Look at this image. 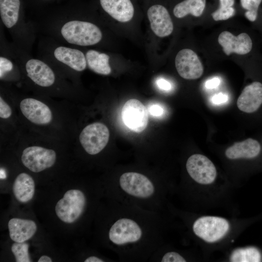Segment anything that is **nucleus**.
Returning <instances> with one entry per match:
<instances>
[{
  "mask_svg": "<svg viewBox=\"0 0 262 262\" xmlns=\"http://www.w3.org/2000/svg\"><path fill=\"white\" fill-rule=\"evenodd\" d=\"M106 239L120 262H149L164 244V214L110 198Z\"/></svg>",
  "mask_w": 262,
  "mask_h": 262,
  "instance_id": "1",
  "label": "nucleus"
},
{
  "mask_svg": "<svg viewBox=\"0 0 262 262\" xmlns=\"http://www.w3.org/2000/svg\"><path fill=\"white\" fill-rule=\"evenodd\" d=\"M108 187L110 199L164 213L166 185L158 177L135 170L126 171L115 177Z\"/></svg>",
  "mask_w": 262,
  "mask_h": 262,
  "instance_id": "2",
  "label": "nucleus"
},
{
  "mask_svg": "<svg viewBox=\"0 0 262 262\" xmlns=\"http://www.w3.org/2000/svg\"><path fill=\"white\" fill-rule=\"evenodd\" d=\"M58 32L60 36L67 43L83 47L98 44L103 36L96 24L76 19L62 22Z\"/></svg>",
  "mask_w": 262,
  "mask_h": 262,
  "instance_id": "3",
  "label": "nucleus"
},
{
  "mask_svg": "<svg viewBox=\"0 0 262 262\" xmlns=\"http://www.w3.org/2000/svg\"><path fill=\"white\" fill-rule=\"evenodd\" d=\"M87 205V198L82 191L78 189L69 190L57 203L55 213L63 222L72 223L82 216Z\"/></svg>",
  "mask_w": 262,
  "mask_h": 262,
  "instance_id": "4",
  "label": "nucleus"
},
{
  "mask_svg": "<svg viewBox=\"0 0 262 262\" xmlns=\"http://www.w3.org/2000/svg\"><path fill=\"white\" fill-rule=\"evenodd\" d=\"M28 78L35 85L49 88L57 82V76L53 68L45 61L31 57H19Z\"/></svg>",
  "mask_w": 262,
  "mask_h": 262,
  "instance_id": "5",
  "label": "nucleus"
},
{
  "mask_svg": "<svg viewBox=\"0 0 262 262\" xmlns=\"http://www.w3.org/2000/svg\"><path fill=\"white\" fill-rule=\"evenodd\" d=\"M109 137L108 127L102 123L95 122L83 129L79 135V141L86 153L95 155L105 147Z\"/></svg>",
  "mask_w": 262,
  "mask_h": 262,
  "instance_id": "6",
  "label": "nucleus"
},
{
  "mask_svg": "<svg viewBox=\"0 0 262 262\" xmlns=\"http://www.w3.org/2000/svg\"><path fill=\"white\" fill-rule=\"evenodd\" d=\"M229 224L224 218L215 216H203L198 218L193 224L194 233L204 241L214 242L226 235Z\"/></svg>",
  "mask_w": 262,
  "mask_h": 262,
  "instance_id": "7",
  "label": "nucleus"
},
{
  "mask_svg": "<svg viewBox=\"0 0 262 262\" xmlns=\"http://www.w3.org/2000/svg\"><path fill=\"white\" fill-rule=\"evenodd\" d=\"M21 158L26 168L33 172L38 173L54 164L56 154L53 149L33 146L23 150Z\"/></svg>",
  "mask_w": 262,
  "mask_h": 262,
  "instance_id": "8",
  "label": "nucleus"
},
{
  "mask_svg": "<svg viewBox=\"0 0 262 262\" xmlns=\"http://www.w3.org/2000/svg\"><path fill=\"white\" fill-rule=\"evenodd\" d=\"M121 115L125 125L133 132H141L147 127V109L138 99L133 98L127 101L123 106Z\"/></svg>",
  "mask_w": 262,
  "mask_h": 262,
  "instance_id": "9",
  "label": "nucleus"
},
{
  "mask_svg": "<svg viewBox=\"0 0 262 262\" xmlns=\"http://www.w3.org/2000/svg\"><path fill=\"white\" fill-rule=\"evenodd\" d=\"M186 169L190 177L200 184L211 183L216 176V168L212 162L201 154L190 156L186 163Z\"/></svg>",
  "mask_w": 262,
  "mask_h": 262,
  "instance_id": "10",
  "label": "nucleus"
},
{
  "mask_svg": "<svg viewBox=\"0 0 262 262\" xmlns=\"http://www.w3.org/2000/svg\"><path fill=\"white\" fill-rule=\"evenodd\" d=\"M49 59L76 72H82L87 66L85 55L79 49L56 46L49 53Z\"/></svg>",
  "mask_w": 262,
  "mask_h": 262,
  "instance_id": "11",
  "label": "nucleus"
},
{
  "mask_svg": "<svg viewBox=\"0 0 262 262\" xmlns=\"http://www.w3.org/2000/svg\"><path fill=\"white\" fill-rule=\"evenodd\" d=\"M175 66L178 73L187 80L200 78L203 73V67L197 54L191 49H184L177 53Z\"/></svg>",
  "mask_w": 262,
  "mask_h": 262,
  "instance_id": "12",
  "label": "nucleus"
},
{
  "mask_svg": "<svg viewBox=\"0 0 262 262\" xmlns=\"http://www.w3.org/2000/svg\"><path fill=\"white\" fill-rule=\"evenodd\" d=\"M19 108L24 116L33 124L45 125L52 121L50 109L39 100L32 98H24L20 102Z\"/></svg>",
  "mask_w": 262,
  "mask_h": 262,
  "instance_id": "13",
  "label": "nucleus"
},
{
  "mask_svg": "<svg viewBox=\"0 0 262 262\" xmlns=\"http://www.w3.org/2000/svg\"><path fill=\"white\" fill-rule=\"evenodd\" d=\"M218 41L227 55L232 53L240 55L248 54L252 50L254 45L252 38L246 33L234 36L229 32L224 31L220 33Z\"/></svg>",
  "mask_w": 262,
  "mask_h": 262,
  "instance_id": "14",
  "label": "nucleus"
},
{
  "mask_svg": "<svg viewBox=\"0 0 262 262\" xmlns=\"http://www.w3.org/2000/svg\"><path fill=\"white\" fill-rule=\"evenodd\" d=\"M153 32L160 37L169 35L173 31V23L167 10L163 5H154L147 12Z\"/></svg>",
  "mask_w": 262,
  "mask_h": 262,
  "instance_id": "15",
  "label": "nucleus"
},
{
  "mask_svg": "<svg viewBox=\"0 0 262 262\" xmlns=\"http://www.w3.org/2000/svg\"><path fill=\"white\" fill-rule=\"evenodd\" d=\"M20 0H0V16L2 24L14 34L20 33L25 26V21H20ZM24 30V29H23Z\"/></svg>",
  "mask_w": 262,
  "mask_h": 262,
  "instance_id": "16",
  "label": "nucleus"
},
{
  "mask_svg": "<svg viewBox=\"0 0 262 262\" xmlns=\"http://www.w3.org/2000/svg\"><path fill=\"white\" fill-rule=\"evenodd\" d=\"M262 105V82L254 81L246 85L238 98L237 106L242 112L253 113Z\"/></svg>",
  "mask_w": 262,
  "mask_h": 262,
  "instance_id": "17",
  "label": "nucleus"
},
{
  "mask_svg": "<svg viewBox=\"0 0 262 262\" xmlns=\"http://www.w3.org/2000/svg\"><path fill=\"white\" fill-rule=\"evenodd\" d=\"M103 9L118 21L126 22L134 15V7L130 0H99Z\"/></svg>",
  "mask_w": 262,
  "mask_h": 262,
  "instance_id": "18",
  "label": "nucleus"
},
{
  "mask_svg": "<svg viewBox=\"0 0 262 262\" xmlns=\"http://www.w3.org/2000/svg\"><path fill=\"white\" fill-rule=\"evenodd\" d=\"M8 226L10 238L18 243L25 242L31 238L37 230L35 223L28 219L12 218L9 220Z\"/></svg>",
  "mask_w": 262,
  "mask_h": 262,
  "instance_id": "19",
  "label": "nucleus"
},
{
  "mask_svg": "<svg viewBox=\"0 0 262 262\" xmlns=\"http://www.w3.org/2000/svg\"><path fill=\"white\" fill-rule=\"evenodd\" d=\"M261 149V145L257 140L248 138L242 142L235 143L228 148L225 155L230 159H251L257 157Z\"/></svg>",
  "mask_w": 262,
  "mask_h": 262,
  "instance_id": "20",
  "label": "nucleus"
},
{
  "mask_svg": "<svg viewBox=\"0 0 262 262\" xmlns=\"http://www.w3.org/2000/svg\"><path fill=\"white\" fill-rule=\"evenodd\" d=\"M13 192L18 201L26 203L30 201L35 192V183L33 178L25 173L19 174L14 181Z\"/></svg>",
  "mask_w": 262,
  "mask_h": 262,
  "instance_id": "21",
  "label": "nucleus"
},
{
  "mask_svg": "<svg viewBox=\"0 0 262 262\" xmlns=\"http://www.w3.org/2000/svg\"><path fill=\"white\" fill-rule=\"evenodd\" d=\"M85 55L87 66L92 71L103 75H108L111 73L108 55L94 49L88 50Z\"/></svg>",
  "mask_w": 262,
  "mask_h": 262,
  "instance_id": "22",
  "label": "nucleus"
},
{
  "mask_svg": "<svg viewBox=\"0 0 262 262\" xmlns=\"http://www.w3.org/2000/svg\"><path fill=\"white\" fill-rule=\"evenodd\" d=\"M205 5L206 0H185L175 6L173 13L179 18L189 14L198 17L202 14Z\"/></svg>",
  "mask_w": 262,
  "mask_h": 262,
  "instance_id": "23",
  "label": "nucleus"
},
{
  "mask_svg": "<svg viewBox=\"0 0 262 262\" xmlns=\"http://www.w3.org/2000/svg\"><path fill=\"white\" fill-rule=\"evenodd\" d=\"M261 259L259 250L252 246L236 249L230 256V261L232 262H259Z\"/></svg>",
  "mask_w": 262,
  "mask_h": 262,
  "instance_id": "24",
  "label": "nucleus"
},
{
  "mask_svg": "<svg viewBox=\"0 0 262 262\" xmlns=\"http://www.w3.org/2000/svg\"><path fill=\"white\" fill-rule=\"evenodd\" d=\"M262 0H241L242 7L246 10L245 16L250 21L255 23L260 17V8Z\"/></svg>",
  "mask_w": 262,
  "mask_h": 262,
  "instance_id": "25",
  "label": "nucleus"
},
{
  "mask_svg": "<svg viewBox=\"0 0 262 262\" xmlns=\"http://www.w3.org/2000/svg\"><path fill=\"white\" fill-rule=\"evenodd\" d=\"M29 245L24 242L14 243L11 246L13 252L16 262H32L29 253Z\"/></svg>",
  "mask_w": 262,
  "mask_h": 262,
  "instance_id": "26",
  "label": "nucleus"
},
{
  "mask_svg": "<svg viewBox=\"0 0 262 262\" xmlns=\"http://www.w3.org/2000/svg\"><path fill=\"white\" fill-rule=\"evenodd\" d=\"M235 13V9L232 7L228 8L220 7L212 14V16L215 21L224 20L232 17Z\"/></svg>",
  "mask_w": 262,
  "mask_h": 262,
  "instance_id": "27",
  "label": "nucleus"
},
{
  "mask_svg": "<svg viewBox=\"0 0 262 262\" xmlns=\"http://www.w3.org/2000/svg\"><path fill=\"white\" fill-rule=\"evenodd\" d=\"M14 64L10 58L3 55L0 57V78L2 79L6 74L14 70Z\"/></svg>",
  "mask_w": 262,
  "mask_h": 262,
  "instance_id": "28",
  "label": "nucleus"
},
{
  "mask_svg": "<svg viewBox=\"0 0 262 262\" xmlns=\"http://www.w3.org/2000/svg\"><path fill=\"white\" fill-rule=\"evenodd\" d=\"M147 109L150 115L155 118H162L165 114V109L164 106L159 103L149 104Z\"/></svg>",
  "mask_w": 262,
  "mask_h": 262,
  "instance_id": "29",
  "label": "nucleus"
},
{
  "mask_svg": "<svg viewBox=\"0 0 262 262\" xmlns=\"http://www.w3.org/2000/svg\"><path fill=\"white\" fill-rule=\"evenodd\" d=\"M12 113V109L9 105L4 100L1 96L0 97V117L2 119L9 118Z\"/></svg>",
  "mask_w": 262,
  "mask_h": 262,
  "instance_id": "30",
  "label": "nucleus"
},
{
  "mask_svg": "<svg viewBox=\"0 0 262 262\" xmlns=\"http://www.w3.org/2000/svg\"><path fill=\"white\" fill-rule=\"evenodd\" d=\"M155 84L159 90L163 92H169L172 88L171 82L162 77L158 78L156 80Z\"/></svg>",
  "mask_w": 262,
  "mask_h": 262,
  "instance_id": "31",
  "label": "nucleus"
},
{
  "mask_svg": "<svg viewBox=\"0 0 262 262\" xmlns=\"http://www.w3.org/2000/svg\"><path fill=\"white\" fill-rule=\"evenodd\" d=\"M228 100L227 95L222 93H219L214 95L212 98V102L215 105H220L226 103Z\"/></svg>",
  "mask_w": 262,
  "mask_h": 262,
  "instance_id": "32",
  "label": "nucleus"
},
{
  "mask_svg": "<svg viewBox=\"0 0 262 262\" xmlns=\"http://www.w3.org/2000/svg\"><path fill=\"white\" fill-rule=\"evenodd\" d=\"M220 83V80L218 77H214L207 80L205 83L206 88L212 89L216 88Z\"/></svg>",
  "mask_w": 262,
  "mask_h": 262,
  "instance_id": "33",
  "label": "nucleus"
},
{
  "mask_svg": "<svg viewBox=\"0 0 262 262\" xmlns=\"http://www.w3.org/2000/svg\"><path fill=\"white\" fill-rule=\"evenodd\" d=\"M220 7L228 8L232 7L234 3V0H219Z\"/></svg>",
  "mask_w": 262,
  "mask_h": 262,
  "instance_id": "34",
  "label": "nucleus"
},
{
  "mask_svg": "<svg viewBox=\"0 0 262 262\" xmlns=\"http://www.w3.org/2000/svg\"><path fill=\"white\" fill-rule=\"evenodd\" d=\"M84 262H104L105 261L98 256H92L87 258Z\"/></svg>",
  "mask_w": 262,
  "mask_h": 262,
  "instance_id": "35",
  "label": "nucleus"
},
{
  "mask_svg": "<svg viewBox=\"0 0 262 262\" xmlns=\"http://www.w3.org/2000/svg\"><path fill=\"white\" fill-rule=\"evenodd\" d=\"M51 259L49 256L43 255L38 260V262H51Z\"/></svg>",
  "mask_w": 262,
  "mask_h": 262,
  "instance_id": "36",
  "label": "nucleus"
}]
</instances>
